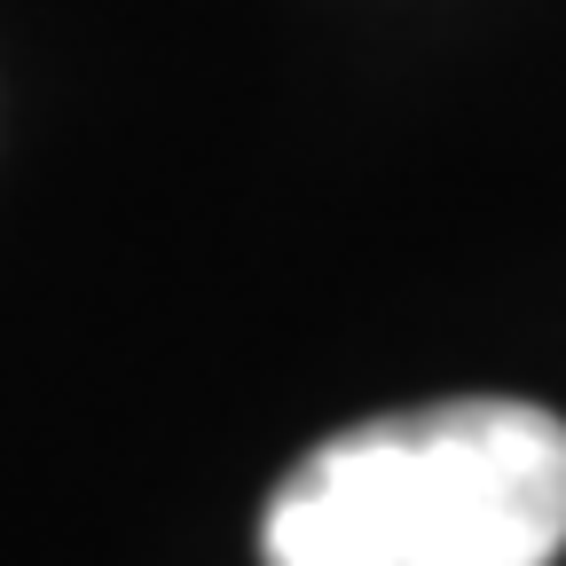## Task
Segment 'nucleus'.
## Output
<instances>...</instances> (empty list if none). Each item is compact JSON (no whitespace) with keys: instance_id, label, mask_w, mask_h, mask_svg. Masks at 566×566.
<instances>
[{"instance_id":"obj_1","label":"nucleus","mask_w":566,"mask_h":566,"mask_svg":"<svg viewBox=\"0 0 566 566\" xmlns=\"http://www.w3.org/2000/svg\"><path fill=\"white\" fill-rule=\"evenodd\" d=\"M268 566H551L566 424L535 401H433L307 449L260 520Z\"/></svg>"}]
</instances>
